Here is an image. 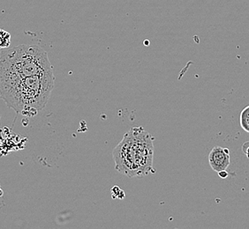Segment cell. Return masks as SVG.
I'll return each instance as SVG.
<instances>
[{
	"mask_svg": "<svg viewBox=\"0 0 249 229\" xmlns=\"http://www.w3.org/2000/svg\"><path fill=\"white\" fill-rule=\"evenodd\" d=\"M53 73L48 54L36 45H19L0 53V81Z\"/></svg>",
	"mask_w": 249,
	"mask_h": 229,
	"instance_id": "cell-3",
	"label": "cell"
},
{
	"mask_svg": "<svg viewBox=\"0 0 249 229\" xmlns=\"http://www.w3.org/2000/svg\"><path fill=\"white\" fill-rule=\"evenodd\" d=\"M239 122H240V126L242 127L245 132L249 133V106L245 107L240 113Z\"/></svg>",
	"mask_w": 249,
	"mask_h": 229,
	"instance_id": "cell-5",
	"label": "cell"
},
{
	"mask_svg": "<svg viewBox=\"0 0 249 229\" xmlns=\"http://www.w3.org/2000/svg\"><path fill=\"white\" fill-rule=\"evenodd\" d=\"M115 168L128 177H142L152 172L153 137L142 127H133L113 152Z\"/></svg>",
	"mask_w": 249,
	"mask_h": 229,
	"instance_id": "cell-2",
	"label": "cell"
},
{
	"mask_svg": "<svg viewBox=\"0 0 249 229\" xmlns=\"http://www.w3.org/2000/svg\"><path fill=\"white\" fill-rule=\"evenodd\" d=\"M10 44L11 34L5 30H0V49H6Z\"/></svg>",
	"mask_w": 249,
	"mask_h": 229,
	"instance_id": "cell-6",
	"label": "cell"
},
{
	"mask_svg": "<svg viewBox=\"0 0 249 229\" xmlns=\"http://www.w3.org/2000/svg\"><path fill=\"white\" fill-rule=\"evenodd\" d=\"M1 196H3V190H1V188H0V197Z\"/></svg>",
	"mask_w": 249,
	"mask_h": 229,
	"instance_id": "cell-9",
	"label": "cell"
},
{
	"mask_svg": "<svg viewBox=\"0 0 249 229\" xmlns=\"http://www.w3.org/2000/svg\"><path fill=\"white\" fill-rule=\"evenodd\" d=\"M242 151L244 153L245 155L249 159V142H246L242 146Z\"/></svg>",
	"mask_w": 249,
	"mask_h": 229,
	"instance_id": "cell-7",
	"label": "cell"
},
{
	"mask_svg": "<svg viewBox=\"0 0 249 229\" xmlns=\"http://www.w3.org/2000/svg\"><path fill=\"white\" fill-rule=\"evenodd\" d=\"M218 175H219L220 177L221 178H226L227 176H228V172L226 170H222L220 171V172H218Z\"/></svg>",
	"mask_w": 249,
	"mask_h": 229,
	"instance_id": "cell-8",
	"label": "cell"
},
{
	"mask_svg": "<svg viewBox=\"0 0 249 229\" xmlns=\"http://www.w3.org/2000/svg\"><path fill=\"white\" fill-rule=\"evenodd\" d=\"M53 73L0 81V96L8 107L34 117L49 101L54 88Z\"/></svg>",
	"mask_w": 249,
	"mask_h": 229,
	"instance_id": "cell-1",
	"label": "cell"
},
{
	"mask_svg": "<svg viewBox=\"0 0 249 229\" xmlns=\"http://www.w3.org/2000/svg\"><path fill=\"white\" fill-rule=\"evenodd\" d=\"M209 162L211 168L216 173L226 170L231 163L229 149L215 146L209 154Z\"/></svg>",
	"mask_w": 249,
	"mask_h": 229,
	"instance_id": "cell-4",
	"label": "cell"
}]
</instances>
